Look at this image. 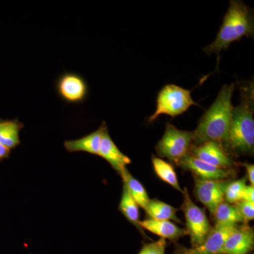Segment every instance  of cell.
I'll list each match as a JSON object with an SVG mask.
<instances>
[{"label": "cell", "instance_id": "7", "mask_svg": "<svg viewBox=\"0 0 254 254\" xmlns=\"http://www.w3.org/2000/svg\"><path fill=\"white\" fill-rule=\"evenodd\" d=\"M194 193L197 199L208 209L212 215L217 207L225 200L228 180H203L194 176Z\"/></svg>", "mask_w": 254, "mask_h": 254}, {"label": "cell", "instance_id": "1", "mask_svg": "<svg viewBox=\"0 0 254 254\" xmlns=\"http://www.w3.org/2000/svg\"><path fill=\"white\" fill-rule=\"evenodd\" d=\"M235 88V83L222 87L216 99L200 118L196 129L193 131V145L208 141L222 143L225 141L231 125L234 109L232 97Z\"/></svg>", "mask_w": 254, "mask_h": 254}, {"label": "cell", "instance_id": "12", "mask_svg": "<svg viewBox=\"0 0 254 254\" xmlns=\"http://www.w3.org/2000/svg\"><path fill=\"white\" fill-rule=\"evenodd\" d=\"M254 244L253 229L245 224L227 237L222 254H247L253 250Z\"/></svg>", "mask_w": 254, "mask_h": 254}, {"label": "cell", "instance_id": "6", "mask_svg": "<svg viewBox=\"0 0 254 254\" xmlns=\"http://www.w3.org/2000/svg\"><path fill=\"white\" fill-rule=\"evenodd\" d=\"M182 193L183 203L181 209L186 220V230L190 235L192 247H196L204 242L213 227L204 210L193 203L186 187L182 190Z\"/></svg>", "mask_w": 254, "mask_h": 254}, {"label": "cell", "instance_id": "5", "mask_svg": "<svg viewBox=\"0 0 254 254\" xmlns=\"http://www.w3.org/2000/svg\"><path fill=\"white\" fill-rule=\"evenodd\" d=\"M193 132L180 130L172 124L166 125L163 137L155 146L157 153L171 163H179L193 145Z\"/></svg>", "mask_w": 254, "mask_h": 254}, {"label": "cell", "instance_id": "27", "mask_svg": "<svg viewBox=\"0 0 254 254\" xmlns=\"http://www.w3.org/2000/svg\"><path fill=\"white\" fill-rule=\"evenodd\" d=\"M10 150H11L9 148H6V146L0 143V160L8 158L9 155Z\"/></svg>", "mask_w": 254, "mask_h": 254}, {"label": "cell", "instance_id": "24", "mask_svg": "<svg viewBox=\"0 0 254 254\" xmlns=\"http://www.w3.org/2000/svg\"><path fill=\"white\" fill-rule=\"evenodd\" d=\"M166 240L160 238L158 241L143 246L138 254H165Z\"/></svg>", "mask_w": 254, "mask_h": 254}, {"label": "cell", "instance_id": "23", "mask_svg": "<svg viewBox=\"0 0 254 254\" xmlns=\"http://www.w3.org/2000/svg\"><path fill=\"white\" fill-rule=\"evenodd\" d=\"M243 219L244 223L247 224L254 218V203L241 200L234 204Z\"/></svg>", "mask_w": 254, "mask_h": 254}, {"label": "cell", "instance_id": "2", "mask_svg": "<svg viewBox=\"0 0 254 254\" xmlns=\"http://www.w3.org/2000/svg\"><path fill=\"white\" fill-rule=\"evenodd\" d=\"M254 86L243 87L240 105L234 107L231 125L224 148L237 154L253 155L254 149Z\"/></svg>", "mask_w": 254, "mask_h": 254}, {"label": "cell", "instance_id": "8", "mask_svg": "<svg viewBox=\"0 0 254 254\" xmlns=\"http://www.w3.org/2000/svg\"><path fill=\"white\" fill-rule=\"evenodd\" d=\"M189 153L215 168L230 169L235 164L223 145L219 142L208 141L200 145H192Z\"/></svg>", "mask_w": 254, "mask_h": 254}, {"label": "cell", "instance_id": "20", "mask_svg": "<svg viewBox=\"0 0 254 254\" xmlns=\"http://www.w3.org/2000/svg\"><path fill=\"white\" fill-rule=\"evenodd\" d=\"M152 163H153L155 173L158 175L159 178L173 187L175 190L182 192L176 172L171 164L158 157H155V155L152 156Z\"/></svg>", "mask_w": 254, "mask_h": 254}, {"label": "cell", "instance_id": "19", "mask_svg": "<svg viewBox=\"0 0 254 254\" xmlns=\"http://www.w3.org/2000/svg\"><path fill=\"white\" fill-rule=\"evenodd\" d=\"M119 210L128 221L135 225L139 231L142 232V228L139 225V206L132 198L125 185L123 186V194L119 205Z\"/></svg>", "mask_w": 254, "mask_h": 254}, {"label": "cell", "instance_id": "15", "mask_svg": "<svg viewBox=\"0 0 254 254\" xmlns=\"http://www.w3.org/2000/svg\"><path fill=\"white\" fill-rule=\"evenodd\" d=\"M140 227L165 240L175 241L182 237L188 235L186 230L180 228L169 220H157L153 219H146L140 221Z\"/></svg>", "mask_w": 254, "mask_h": 254}, {"label": "cell", "instance_id": "22", "mask_svg": "<svg viewBox=\"0 0 254 254\" xmlns=\"http://www.w3.org/2000/svg\"><path fill=\"white\" fill-rule=\"evenodd\" d=\"M247 177L236 181L230 182L225 193V201L230 204H235L242 200L244 190L247 186Z\"/></svg>", "mask_w": 254, "mask_h": 254}, {"label": "cell", "instance_id": "18", "mask_svg": "<svg viewBox=\"0 0 254 254\" xmlns=\"http://www.w3.org/2000/svg\"><path fill=\"white\" fill-rule=\"evenodd\" d=\"M120 175L123 178L124 185L126 186L132 198L136 202L138 206L145 209L150 198L144 187L141 182L132 176L127 168Z\"/></svg>", "mask_w": 254, "mask_h": 254}, {"label": "cell", "instance_id": "25", "mask_svg": "<svg viewBox=\"0 0 254 254\" xmlns=\"http://www.w3.org/2000/svg\"><path fill=\"white\" fill-rule=\"evenodd\" d=\"M242 200L254 203V188L253 186L252 185L246 186Z\"/></svg>", "mask_w": 254, "mask_h": 254}, {"label": "cell", "instance_id": "17", "mask_svg": "<svg viewBox=\"0 0 254 254\" xmlns=\"http://www.w3.org/2000/svg\"><path fill=\"white\" fill-rule=\"evenodd\" d=\"M23 125L18 120H0V143L10 150L20 143L19 132Z\"/></svg>", "mask_w": 254, "mask_h": 254}, {"label": "cell", "instance_id": "21", "mask_svg": "<svg viewBox=\"0 0 254 254\" xmlns=\"http://www.w3.org/2000/svg\"><path fill=\"white\" fill-rule=\"evenodd\" d=\"M213 215L218 225H234L244 222L237 207L225 200L217 207Z\"/></svg>", "mask_w": 254, "mask_h": 254}, {"label": "cell", "instance_id": "10", "mask_svg": "<svg viewBox=\"0 0 254 254\" xmlns=\"http://www.w3.org/2000/svg\"><path fill=\"white\" fill-rule=\"evenodd\" d=\"M56 90L62 99L68 103H80L88 93V83L76 73H65L56 83Z\"/></svg>", "mask_w": 254, "mask_h": 254}, {"label": "cell", "instance_id": "3", "mask_svg": "<svg viewBox=\"0 0 254 254\" xmlns=\"http://www.w3.org/2000/svg\"><path fill=\"white\" fill-rule=\"evenodd\" d=\"M254 33L252 10L243 1L232 0L216 38L203 50L208 55L220 54L222 50H227L232 43L240 41L244 37L250 38Z\"/></svg>", "mask_w": 254, "mask_h": 254}, {"label": "cell", "instance_id": "16", "mask_svg": "<svg viewBox=\"0 0 254 254\" xmlns=\"http://www.w3.org/2000/svg\"><path fill=\"white\" fill-rule=\"evenodd\" d=\"M150 219L157 220H173L181 223L177 215L178 209L158 199H150L144 209Z\"/></svg>", "mask_w": 254, "mask_h": 254}, {"label": "cell", "instance_id": "13", "mask_svg": "<svg viewBox=\"0 0 254 254\" xmlns=\"http://www.w3.org/2000/svg\"><path fill=\"white\" fill-rule=\"evenodd\" d=\"M99 156L108 161L112 168L120 175L126 170L127 165L131 163L130 158L124 154L113 141L107 127L102 135Z\"/></svg>", "mask_w": 254, "mask_h": 254}, {"label": "cell", "instance_id": "11", "mask_svg": "<svg viewBox=\"0 0 254 254\" xmlns=\"http://www.w3.org/2000/svg\"><path fill=\"white\" fill-rule=\"evenodd\" d=\"M177 165L183 170L191 172L195 177L203 180H224L232 173L230 169L215 168L189 153L180 160Z\"/></svg>", "mask_w": 254, "mask_h": 254}, {"label": "cell", "instance_id": "14", "mask_svg": "<svg viewBox=\"0 0 254 254\" xmlns=\"http://www.w3.org/2000/svg\"><path fill=\"white\" fill-rule=\"evenodd\" d=\"M106 125L105 123L96 131L75 140H68L64 143L65 149L68 152H86L91 154L99 155L102 135Z\"/></svg>", "mask_w": 254, "mask_h": 254}, {"label": "cell", "instance_id": "9", "mask_svg": "<svg viewBox=\"0 0 254 254\" xmlns=\"http://www.w3.org/2000/svg\"><path fill=\"white\" fill-rule=\"evenodd\" d=\"M238 227V225L215 224L201 245L190 249L182 248L175 254H222V248L227 237Z\"/></svg>", "mask_w": 254, "mask_h": 254}, {"label": "cell", "instance_id": "26", "mask_svg": "<svg viewBox=\"0 0 254 254\" xmlns=\"http://www.w3.org/2000/svg\"><path fill=\"white\" fill-rule=\"evenodd\" d=\"M244 166L247 170V178L250 182V185L254 187V166L252 164L244 163Z\"/></svg>", "mask_w": 254, "mask_h": 254}, {"label": "cell", "instance_id": "4", "mask_svg": "<svg viewBox=\"0 0 254 254\" xmlns=\"http://www.w3.org/2000/svg\"><path fill=\"white\" fill-rule=\"evenodd\" d=\"M155 113L148 119L151 123L161 115L175 118L182 115L193 105H197L190 90L175 84L166 85L159 91Z\"/></svg>", "mask_w": 254, "mask_h": 254}]
</instances>
